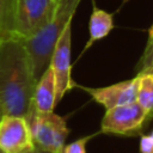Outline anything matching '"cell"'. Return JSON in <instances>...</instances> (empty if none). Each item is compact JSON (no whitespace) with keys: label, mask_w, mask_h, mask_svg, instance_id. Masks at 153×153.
Returning a JSON list of instances; mask_svg holds the SVG:
<instances>
[{"label":"cell","mask_w":153,"mask_h":153,"mask_svg":"<svg viewBox=\"0 0 153 153\" xmlns=\"http://www.w3.org/2000/svg\"><path fill=\"white\" fill-rule=\"evenodd\" d=\"M27 51L19 38L0 42V110L4 115L25 117L32 105L36 86Z\"/></svg>","instance_id":"cell-1"},{"label":"cell","mask_w":153,"mask_h":153,"mask_svg":"<svg viewBox=\"0 0 153 153\" xmlns=\"http://www.w3.org/2000/svg\"><path fill=\"white\" fill-rule=\"evenodd\" d=\"M81 0H59L50 22L30 38L22 39L31 61L36 81L49 67L50 59L66 26L72 22Z\"/></svg>","instance_id":"cell-2"},{"label":"cell","mask_w":153,"mask_h":153,"mask_svg":"<svg viewBox=\"0 0 153 153\" xmlns=\"http://www.w3.org/2000/svg\"><path fill=\"white\" fill-rule=\"evenodd\" d=\"M35 146L50 153H59L68 136V127L63 117L51 112H39L31 105L25 116Z\"/></svg>","instance_id":"cell-3"},{"label":"cell","mask_w":153,"mask_h":153,"mask_svg":"<svg viewBox=\"0 0 153 153\" xmlns=\"http://www.w3.org/2000/svg\"><path fill=\"white\" fill-rule=\"evenodd\" d=\"M59 0H14V37L26 39L36 35L53 18Z\"/></svg>","instance_id":"cell-4"},{"label":"cell","mask_w":153,"mask_h":153,"mask_svg":"<svg viewBox=\"0 0 153 153\" xmlns=\"http://www.w3.org/2000/svg\"><path fill=\"white\" fill-rule=\"evenodd\" d=\"M149 118V114L137 103L120 105L105 111L100 123V131L104 134L135 135Z\"/></svg>","instance_id":"cell-5"},{"label":"cell","mask_w":153,"mask_h":153,"mask_svg":"<svg viewBox=\"0 0 153 153\" xmlns=\"http://www.w3.org/2000/svg\"><path fill=\"white\" fill-rule=\"evenodd\" d=\"M71 47H72V22L66 26L54 48L49 67L51 68L56 82V103L62 100L65 94L72 88L71 78Z\"/></svg>","instance_id":"cell-6"},{"label":"cell","mask_w":153,"mask_h":153,"mask_svg":"<svg viewBox=\"0 0 153 153\" xmlns=\"http://www.w3.org/2000/svg\"><path fill=\"white\" fill-rule=\"evenodd\" d=\"M35 147L25 117L2 115L0 120V149L2 153H24Z\"/></svg>","instance_id":"cell-7"},{"label":"cell","mask_w":153,"mask_h":153,"mask_svg":"<svg viewBox=\"0 0 153 153\" xmlns=\"http://www.w3.org/2000/svg\"><path fill=\"white\" fill-rule=\"evenodd\" d=\"M92 99L110 110L112 108L136 102L137 96V75L133 79L120 81L104 87H81Z\"/></svg>","instance_id":"cell-8"},{"label":"cell","mask_w":153,"mask_h":153,"mask_svg":"<svg viewBox=\"0 0 153 153\" xmlns=\"http://www.w3.org/2000/svg\"><path fill=\"white\" fill-rule=\"evenodd\" d=\"M56 82L50 67L38 79L33 91L32 105L39 112H51L56 105Z\"/></svg>","instance_id":"cell-9"},{"label":"cell","mask_w":153,"mask_h":153,"mask_svg":"<svg viewBox=\"0 0 153 153\" xmlns=\"http://www.w3.org/2000/svg\"><path fill=\"white\" fill-rule=\"evenodd\" d=\"M114 29V16L110 12H106L96 6L93 1V7L88 23V39L84 48V51L87 50L94 42L106 37Z\"/></svg>","instance_id":"cell-10"},{"label":"cell","mask_w":153,"mask_h":153,"mask_svg":"<svg viewBox=\"0 0 153 153\" xmlns=\"http://www.w3.org/2000/svg\"><path fill=\"white\" fill-rule=\"evenodd\" d=\"M136 102L153 117V74L147 72L137 73Z\"/></svg>","instance_id":"cell-11"},{"label":"cell","mask_w":153,"mask_h":153,"mask_svg":"<svg viewBox=\"0 0 153 153\" xmlns=\"http://www.w3.org/2000/svg\"><path fill=\"white\" fill-rule=\"evenodd\" d=\"M14 0H0V42L13 38Z\"/></svg>","instance_id":"cell-12"},{"label":"cell","mask_w":153,"mask_h":153,"mask_svg":"<svg viewBox=\"0 0 153 153\" xmlns=\"http://www.w3.org/2000/svg\"><path fill=\"white\" fill-rule=\"evenodd\" d=\"M90 139H92V136H84L68 145H63L59 153H86V143Z\"/></svg>","instance_id":"cell-13"},{"label":"cell","mask_w":153,"mask_h":153,"mask_svg":"<svg viewBox=\"0 0 153 153\" xmlns=\"http://www.w3.org/2000/svg\"><path fill=\"white\" fill-rule=\"evenodd\" d=\"M152 48H153V24L151 25V27H149V30H148L147 44H146V48H145V50H143V53H142V56H141V59H140V61H139V65H137L139 71H141V69L146 66V63H147V61H148V57H149V54H151Z\"/></svg>","instance_id":"cell-14"},{"label":"cell","mask_w":153,"mask_h":153,"mask_svg":"<svg viewBox=\"0 0 153 153\" xmlns=\"http://www.w3.org/2000/svg\"><path fill=\"white\" fill-rule=\"evenodd\" d=\"M140 152L141 153H153V139L151 137V135H141Z\"/></svg>","instance_id":"cell-15"},{"label":"cell","mask_w":153,"mask_h":153,"mask_svg":"<svg viewBox=\"0 0 153 153\" xmlns=\"http://www.w3.org/2000/svg\"><path fill=\"white\" fill-rule=\"evenodd\" d=\"M139 72H147V73H152V74H153V53H152V55H151V57H149V60H148L146 67H145L143 69L139 71Z\"/></svg>","instance_id":"cell-16"},{"label":"cell","mask_w":153,"mask_h":153,"mask_svg":"<svg viewBox=\"0 0 153 153\" xmlns=\"http://www.w3.org/2000/svg\"><path fill=\"white\" fill-rule=\"evenodd\" d=\"M24 153H50V152L44 151V149H42V148L35 146V147H32L31 149H29V151H26V152H24Z\"/></svg>","instance_id":"cell-17"},{"label":"cell","mask_w":153,"mask_h":153,"mask_svg":"<svg viewBox=\"0 0 153 153\" xmlns=\"http://www.w3.org/2000/svg\"><path fill=\"white\" fill-rule=\"evenodd\" d=\"M152 53H153V48H152V50H151V54H149V57H151V55H152ZM149 57H148V60H149ZM147 62H148V61H147ZM146 65H147V63H146ZM145 67H146V66H145ZM145 67H143V68H145ZM143 68H142V69H143Z\"/></svg>","instance_id":"cell-18"},{"label":"cell","mask_w":153,"mask_h":153,"mask_svg":"<svg viewBox=\"0 0 153 153\" xmlns=\"http://www.w3.org/2000/svg\"><path fill=\"white\" fill-rule=\"evenodd\" d=\"M149 135H151V137L153 139V129H152V131H151V134H149Z\"/></svg>","instance_id":"cell-19"},{"label":"cell","mask_w":153,"mask_h":153,"mask_svg":"<svg viewBox=\"0 0 153 153\" xmlns=\"http://www.w3.org/2000/svg\"><path fill=\"white\" fill-rule=\"evenodd\" d=\"M2 115H4V114H2V112H1V110H0V120H1V117H2Z\"/></svg>","instance_id":"cell-20"},{"label":"cell","mask_w":153,"mask_h":153,"mask_svg":"<svg viewBox=\"0 0 153 153\" xmlns=\"http://www.w3.org/2000/svg\"><path fill=\"white\" fill-rule=\"evenodd\" d=\"M0 153H2V151H1V149H0Z\"/></svg>","instance_id":"cell-21"}]
</instances>
